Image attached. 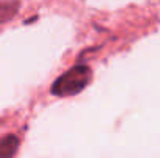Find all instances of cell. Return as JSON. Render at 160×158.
Instances as JSON below:
<instances>
[{
    "instance_id": "1",
    "label": "cell",
    "mask_w": 160,
    "mask_h": 158,
    "mask_svg": "<svg viewBox=\"0 0 160 158\" xmlns=\"http://www.w3.org/2000/svg\"><path fill=\"white\" fill-rule=\"evenodd\" d=\"M92 81V70L87 65L78 64L62 73L53 84H52V95L58 98H65V96H75L81 93Z\"/></svg>"
},
{
    "instance_id": "2",
    "label": "cell",
    "mask_w": 160,
    "mask_h": 158,
    "mask_svg": "<svg viewBox=\"0 0 160 158\" xmlns=\"http://www.w3.org/2000/svg\"><path fill=\"white\" fill-rule=\"evenodd\" d=\"M19 144V136H16L14 133L3 135L0 138V158H12L17 154Z\"/></svg>"
},
{
    "instance_id": "3",
    "label": "cell",
    "mask_w": 160,
    "mask_h": 158,
    "mask_svg": "<svg viewBox=\"0 0 160 158\" xmlns=\"http://www.w3.org/2000/svg\"><path fill=\"white\" fill-rule=\"evenodd\" d=\"M20 8L19 2H0V23L12 19Z\"/></svg>"
}]
</instances>
